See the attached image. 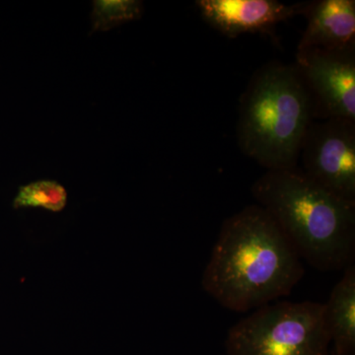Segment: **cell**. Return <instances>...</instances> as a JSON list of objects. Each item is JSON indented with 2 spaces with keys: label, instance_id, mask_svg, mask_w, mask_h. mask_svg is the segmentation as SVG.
Wrapping results in <instances>:
<instances>
[{
  "label": "cell",
  "instance_id": "8992f818",
  "mask_svg": "<svg viewBox=\"0 0 355 355\" xmlns=\"http://www.w3.org/2000/svg\"><path fill=\"white\" fill-rule=\"evenodd\" d=\"M296 69L309 91L315 114L355 121L354 51L298 50Z\"/></svg>",
  "mask_w": 355,
  "mask_h": 355
},
{
  "label": "cell",
  "instance_id": "277c9868",
  "mask_svg": "<svg viewBox=\"0 0 355 355\" xmlns=\"http://www.w3.org/2000/svg\"><path fill=\"white\" fill-rule=\"evenodd\" d=\"M323 303L282 301L258 308L228 331V355H328Z\"/></svg>",
  "mask_w": 355,
  "mask_h": 355
},
{
  "label": "cell",
  "instance_id": "ba28073f",
  "mask_svg": "<svg viewBox=\"0 0 355 355\" xmlns=\"http://www.w3.org/2000/svg\"><path fill=\"white\" fill-rule=\"evenodd\" d=\"M307 27L298 50L354 51L355 1L319 0L309 2L304 14Z\"/></svg>",
  "mask_w": 355,
  "mask_h": 355
},
{
  "label": "cell",
  "instance_id": "6da1fadb",
  "mask_svg": "<svg viewBox=\"0 0 355 355\" xmlns=\"http://www.w3.org/2000/svg\"><path fill=\"white\" fill-rule=\"evenodd\" d=\"M304 272L277 221L249 205L222 224L202 286L222 307L244 313L289 295Z\"/></svg>",
  "mask_w": 355,
  "mask_h": 355
},
{
  "label": "cell",
  "instance_id": "7a4b0ae2",
  "mask_svg": "<svg viewBox=\"0 0 355 355\" xmlns=\"http://www.w3.org/2000/svg\"><path fill=\"white\" fill-rule=\"evenodd\" d=\"M252 196L277 221L301 260L321 272L354 263V203L324 190L297 167L266 172L254 182Z\"/></svg>",
  "mask_w": 355,
  "mask_h": 355
},
{
  "label": "cell",
  "instance_id": "9c48e42d",
  "mask_svg": "<svg viewBox=\"0 0 355 355\" xmlns=\"http://www.w3.org/2000/svg\"><path fill=\"white\" fill-rule=\"evenodd\" d=\"M324 305V321L334 345L333 354L355 355V266L345 268L343 277Z\"/></svg>",
  "mask_w": 355,
  "mask_h": 355
},
{
  "label": "cell",
  "instance_id": "30bf717a",
  "mask_svg": "<svg viewBox=\"0 0 355 355\" xmlns=\"http://www.w3.org/2000/svg\"><path fill=\"white\" fill-rule=\"evenodd\" d=\"M67 191L62 184L51 180H39L21 186L13 200V209L42 207L60 212L67 207Z\"/></svg>",
  "mask_w": 355,
  "mask_h": 355
},
{
  "label": "cell",
  "instance_id": "52a82bcc",
  "mask_svg": "<svg viewBox=\"0 0 355 355\" xmlns=\"http://www.w3.org/2000/svg\"><path fill=\"white\" fill-rule=\"evenodd\" d=\"M203 19L229 38L266 32L275 25L305 14L309 2L286 4L275 0H198Z\"/></svg>",
  "mask_w": 355,
  "mask_h": 355
},
{
  "label": "cell",
  "instance_id": "3957f363",
  "mask_svg": "<svg viewBox=\"0 0 355 355\" xmlns=\"http://www.w3.org/2000/svg\"><path fill=\"white\" fill-rule=\"evenodd\" d=\"M313 116L309 91L295 65L270 62L254 74L243 95L240 148L268 171L293 169Z\"/></svg>",
  "mask_w": 355,
  "mask_h": 355
},
{
  "label": "cell",
  "instance_id": "5b68a950",
  "mask_svg": "<svg viewBox=\"0 0 355 355\" xmlns=\"http://www.w3.org/2000/svg\"><path fill=\"white\" fill-rule=\"evenodd\" d=\"M300 159L306 176L355 205V121H312L303 140Z\"/></svg>",
  "mask_w": 355,
  "mask_h": 355
},
{
  "label": "cell",
  "instance_id": "7c38bea8",
  "mask_svg": "<svg viewBox=\"0 0 355 355\" xmlns=\"http://www.w3.org/2000/svg\"><path fill=\"white\" fill-rule=\"evenodd\" d=\"M331 355H335V354H331Z\"/></svg>",
  "mask_w": 355,
  "mask_h": 355
},
{
  "label": "cell",
  "instance_id": "8fae6325",
  "mask_svg": "<svg viewBox=\"0 0 355 355\" xmlns=\"http://www.w3.org/2000/svg\"><path fill=\"white\" fill-rule=\"evenodd\" d=\"M144 4L137 0H95L91 22L92 32H107L125 23L139 19Z\"/></svg>",
  "mask_w": 355,
  "mask_h": 355
}]
</instances>
